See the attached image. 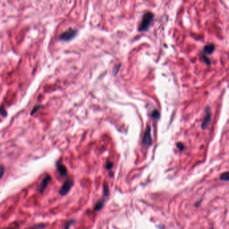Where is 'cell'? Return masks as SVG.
Segmentation results:
<instances>
[{
  "instance_id": "cell-15",
  "label": "cell",
  "mask_w": 229,
  "mask_h": 229,
  "mask_svg": "<svg viewBox=\"0 0 229 229\" xmlns=\"http://www.w3.org/2000/svg\"><path fill=\"white\" fill-rule=\"evenodd\" d=\"M40 107H41V106H35V107L34 108V109H32V111L31 112V115H33V114H35V113L36 112H37L38 110V109H40V108H40Z\"/></svg>"
},
{
  "instance_id": "cell-6",
  "label": "cell",
  "mask_w": 229,
  "mask_h": 229,
  "mask_svg": "<svg viewBox=\"0 0 229 229\" xmlns=\"http://www.w3.org/2000/svg\"><path fill=\"white\" fill-rule=\"evenodd\" d=\"M51 175H46V176L44 177V179L42 180V181H41V184H40V185H39L38 189V191L39 192V193L42 194L45 191V190H46V188H47L48 184L49 182L51 181Z\"/></svg>"
},
{
  "instance_id": "cell-8",
  "label": "cell",
  "mask_w": 229,
  "mask_h": 229,
  "mask_svg": "<svg viewBox=\"0 0 229 229\" xmlns=\"http://www.w3.org/2000/svg\"><path fill=\"white\" fill-rule=\"evenodd\" d=\"M214 48H215V46L213 44L207 45L204 47V52H205L206 54L210 55L214 51Z\"/></svg>"
},
{
  "instance_id": "cell-7",
  "label": "cell",
  "mask_w": 229,
  "mask_h": 229,
  "mask_svg": "<svg viewBox=\"0 0 229 229\" xmlns=\"http://www.w3.org/2000/svg\"><path fill=\"white\" fill-rule=\"evenodd\" d=\"M56 169L59 171V173L60 174V175L63 177H65L66 175L67 174V169L66 168L65 166L62 163V162L61 161H59L57 163H56Z\"/></svg>"
},
{
  "instance_id": "cell-2",
  "label": "cell",
  "mask_w": 229,
  "mask_h": 229,
  "mask_svg": "<svg viewBox=\"0 0 229 229\" xmlns=\"http://www.w3.org/2000/svg\"><path fill=\"white\" fill-rule=\"evenodd\" d=\"M73 185V181L71 179H67V180L64 182V184H63L60 190H59V194L62 195V196L63 195H67L69 193V191H70Z\"/></svg>"
},
{
  "instance_id": "cell-1",
  "label": "cell",
  "mask_w": 229,
  "mask_h": 229,
  "mask_svg": "<svg viewBox=\"0 0 229 229\" xmlns=\"http://www.w3.org/2000/svg\"><path fill=\"white\" fill-rule=\"evenodd\" d=\"M154 18V15L151 12H147L142 16V19L141 20V23L138 28V31L144 32L147 31L150 25Z\"/></svg>"
},
{
  "instance_id": "cell-3",
  "label": "cell",
  "mask_w": 229,
  "mask_h": 229,
  "mask_svg": "<svg viewBox=\"0 0 229 229\" xmlns=\"http://www.w3.org/2000/svg\"><path fill=\"white\" fill-rule=\"evenodd\" d=\"M77 34V30L75 29H69L68 30L65 31V32L60 36V40L63 41H71L73 38L75 37V36Z\"/></svg>"
},
{
  "instance_id": "cell-12",
  "label": "cell",
  "mask_w": 229,
  "mask_h": 229,
  "mask_svg": "<svg viewBox=\"0 0 229 229\" xmlns=\"http://www.w3.org/2000/svg\"><path fill=\"white\" fill-rule=\"evenodd\" d=\"M151 116L152 118L159 119V118H160V114H159V112L157 110V109H155V110L152 112Z\"/></svg>"
},
{
  "instance_id": "cell-4",
  "label": "cell",
  "mask_w": 229,
  "mask_h": 229,
  "mask_svg": "<svg viewBox=\"0 0 229 229\" xmlns=\"http://www.w3.org/2000/svg\"><path fill=\"white\" fill-rule=\"evenodd\" d=\"M211 120H212V114H211L210 109V107H209V106H207L206 108L205 118L204 119L203 122H202V125H201L202 128V129L206 128L209 126V124H210Z\"/></svg>"
},
{
  "instance_id": "cell-10",
  "label": "cell",
  "mask_w": 229,
  "mask_h": 229,
  "mask_svg": "<svg viewBox=\"0 0 229 229\" xmlns=\"http://www.w3.org/2000/svg\"><path fill=\"white\" fill-rule=\"evenodd\" d=\"M104 201L99 202L98 203H97V204H96L95 206L94 210H100V209L102 208L103 206H104Z\"/></svg>"
},
{
  "instance_id": "cell-14",
  "label": "cell",
  "mask_w": 229,
  "mask_h": 229,
  "mask_svg": "<svg viewBox=\"0 0 229 229\" xmlns=\"http://www.w3.org/2000/svg\"><path fill=\"white\" fill-rule=\"evenodd\" d=\"M4 172H5L4 167L2 165H0V180H1V179L3 177V176H4Z\"/></svg>"
},
{
  "instance_id": "cell-18",
  "label": "cell",
  "mask_w": 229,
  "mask_h": 229,
  "mask_svg": "<svg viewBox=\"0 0 229 229\" xmlns=\"http://www.w3.org/2000/svg\"><path fill=\"white\" fill-rule=\"evenodd\" d=\"M177 147H178L179 149H180L181 151L184 150V148H185L184 145L183 144H182V143H181V142H179V143H177Z\"/></svg>"
},
{
  "instance_id": "cell-11",
  "label": "cell",
  "mask_w": 229,
  "mask_h": 229,
  "mask_svg": "<svg viewBox=\"0 0 229 229\" xmlns=\"http://www.w3.org/2000/svg\"><path fill=\"white\" fill-rule=\"evenodd\" d=\"M220 180L222 181H228L229 180V177H228V172H225V173L222 174L220 176Z\"/></svg>"
},
{
  "instance_id": "cell-9",
  "label": "cell",
  "mask_w": 229,
  "mask_h": 229,
  "mask_svg": "<svg viewBox=\"0 0 229 229\" xmlns=\"http://www.w3.org/2000/svg\"><path fill=\"white\" fill-rule=\"evenodd\" d=\"M48 224H35L33 225L32 227L27 228L26 229H44L46 227H47Z\"/></svg>"
},
{
  "instance_id": "cell-17",
  "label": "cell",
  "mask_w": 229,
  "mask_h": 229,
  "mask_svg": "<svg viewBox=\"0 0 229 229\" xmlns=\"http://www.w3.org/2000/svg\"><path fill=\"white\" fill-rule=\"evenodd\" d=\"M73 222H74V220H71V221H69V222H68V224H67V226H66V227H65V229H69V227H70L73 224Z\"/></svg>"
},
{
  "instance_id": "cell-5",
  "label": "cell",
  "mask_w": 229,
  "mask_h": 229,
  "mask_svg": "<svg viewBox=\"0 0 229 229\" xmlns=\"http://www.w3.org/2000/svg\"><path fill=\"white\" fill-rule=\"evenodd\" d=\"M151 129L150 126H148L145 132L144 137L142 138V144L146 147L151 145L152 143V138H151Z\"/></svg>"
},
{
  "instance_id": "cell-20",
  "label": "cell",
  "mask_w": 229,
  "mask_h": 229,
  "mask_svg": "<svg viewBox=\"0 0 229 229\" xmlns=\"http://www.w3.org/2000/svg\"><path fill=\"white\" fill-rule=\"evenodd\" d=\"M4 229H14V228H4Z\"/></svg>"
},
{
  "instance_id": "cell-19",
  "label": "cell",
  "mask_w": 229,
  "mask_h": 229,
  "mask_svg": "<svg viewBox=\"0 0 229 229\" xmlns=\"http://www.w3.org/2000/svg\"><path fill=\"white\" fill-rule=\"evenodd\" d=\"M112 166H113L112 163L109 162V163H108L107 165H106V167H107V169H111L112 167Z\"/></svg>"
},
{
  "instance_id": "cell-13",
  "label": "cell",
  "mask_w": 229,
  "mask_h": 229,
  "mask_svg": "<svg viewBox=\"0 0 229 229\" xmlns=\"http://www.w3.org/2000/svg\"><path fill=\"white\" fill-rule=\"evenodd\" d=\"M0 114H1L4 117L7 116V112H6L5 108L3 106L0 107Z\"/></svg>"
},
{
  "instance_id": "cell-21",
  "label": "cell",
  "mask_w": 229,
  "mask_h": 229,
  "mask_svg": "<svg viewBox=\"0 0 229 229\" xmlns=\"http://www.w3.org/2000/svg\"><path fill=\"white\" fill-rule=\"evenodd\" d=\"M210 229H214V228H210Z\"/></svg>"
},
{
  "instance_id": "cell-16",
  "label": "cell",
  "mask_w": 229,
  "mask_h": 229,
  "mask_svg": "<svg viewBox=\"0 0 229 229\" xmlns=\"http://www.w3.org/2000/svg\"><path fill=\"white\" fill-rule=\"evenodd\" d=\"M202 58L204 59V61H205L206 63L208 65H210L211 63L210 61L209 60V59L207 57V56H206L205 55H202Z\"/></svg>"
}]
</instances>
